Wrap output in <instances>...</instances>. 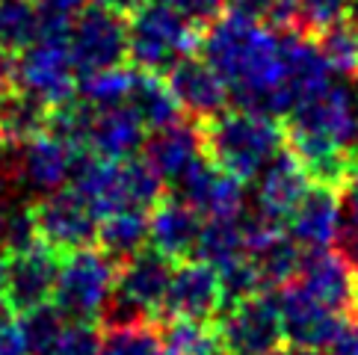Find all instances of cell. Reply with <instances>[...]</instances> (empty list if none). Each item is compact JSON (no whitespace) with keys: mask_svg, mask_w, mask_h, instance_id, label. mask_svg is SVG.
Wrapping results in <instances>:
<instances>
[{"mask_svg":"<svg viewBox=\"0 0 358 355\" xmlns=\"http://www.w3.org/2000/svg\"><path fill=\"white\" fill-rule=\"evenodd\" d=\"M201 54L220 71L240 107L275 116L278 92L287 71L285 36H275L258 21L225 12L201 39Z\"/></svg>","mask_w":358,"mask_h":355,"instance_id":"1","label":"cell"},{"mask_svg":"<svg viewBox=\"0 0 358 355\" xmlns=\"http://www.w3.org/2000/svg\"><path fill=\"white\" fill-rule=\"evenodd\" d=\"M204 139V157L216 169L252 181L273 163L287 143V131L275 116L261 110H225L208 122H199Z\"/></svg>","mask_w":358,"mask_h":355,"instance_id":"2","label":"cell"},{"mask_svg":"<svg viewBox=\"0 0 358 355\" xmlns=\"http://www.w3.org/2000/svg\"><path fill=\"white\" fill-rule=\"evenodd\" d=\"M71 189L86 201L98 222L119 210H151L163 198V181L145 163V157L83 160L71 181Z\"/></svg>","mask_w":358,"mask_h":355,"instance_id":"3","label":"cell"},{"mask_svg":"<svg viewBox=\"0 0 358 355\" xmlns=\"http://www.w3.org/2000/svg\"><path fill=\"white\" fill-rule=\"evenodd\" d=\"M201 27L166 0H143L127 21V50L139 71L163 74L201 48Z\"/></svg>","mask_w":358,"mask_h":355,"instance_id":"4","label":"cell"},{"mask_svg":"<svg viewBox=\"0 0 358 355\" xmlns=\"http://www.w3.org/2000/svg\"><path fill=\"white\" fill-rule=\"evenodd\" d=\"M119 266L104 249H80L62 258L54 305L71 323H95L116 296Z\"/></svg>","mask_w":358,"mask_h":355,"instance_id":"5","label":"cell"},{"mask_svg":"<svg viewBox=\"0 0 358 355\" xmlns=\"http://www.w3.org/2000/svg\"><path fill=\"white\" fill-rule=\"evenodd\" d=\"M18 92L45 110H62L80 92V71L71 57L69 39L39 36L27 50H21L15 66Z\"/></svg>","mask_w":358,"mask_h":355,"instance_id":"6","label":"cell"},{"mask_svg":"<svg viewBox=\"0 0 358 355\" xmlns=\"http://www.w3.org/2000/svg\"><path fill=\"white\" fill-rule=\"evenodd\" d=\"M172 261L160 252H139L127 258L116 278V296L113 308L116 317L113 323H131V320H155L166 311V296L172 287Z\"/></svg>","mask_w":358,"mask_h":355,"instance_id":"7","label":"cell"},{"mask_svg":"<svg viewBox=\"0 0 358 355\" xmlns=\"http://www.w3.org/2000/svg\"><path fill=\"white\" fill-rule=\"evenodd\" d=\"M216 328L228 355H273L281 349V340H287L278 294L270 290L228 305L220 314Z\"/></svg>","mask_w":358,"mask_h":355,"instance_id":"8","label":"cell"},{"mask_svg":"<svg viewBox=\"0 0 358 355\" xmlns=\"http://www.w3.org/2000/svg\"><path fill=\"white\" fill-rule=\"evenodd\" d=\"M36 240L54 249L57 255L89 249L98 240V217L86 208V201L71 187L59 193H48L39 205L30 210Z\"/></svg>","mask_w":358,"mask_h":355,"instance_id":"9","label":"cell"},{"mask_svg":"<svg viewBox=\"0 0 358 355\" xmlns=\"http://www.w3.org/2000/svg\"><path fill=\"white\" fill-rule=\"evenodd\" d=\"M69 45L74 62H78L80 80L95 71L116 68L122 66L124 57H131V50H127V24L122 12H113L95 3V0L74 21Z\"/></svg>","mask_w":358,"mask_h":355,"instance_id":"10","label":"cell"},{"mask_svg":"<svg viewBox=\"0 0 358 355\" xmlns=\"http://www.w3.org/2000/svg\"><path fill=\"white\" fill-rule=\"evenodd\" d=\"M59 255L39 240H30L18 249L6 252V278L9 299L6 305L15 314H27L42 305H50L59 278Z\"/></svg>","mask_w":358,"mask_h":355,"instance_id":"11","label":"cell"},{"mask_svg":"<svg viewBox=\"0 0 358 355\" xmlns=\"http://www.w3.org/2000/svg\"><path fill=\"white\" fill-rule=\"evenodd\" d=\"M21 172L24 178L45 193H59L66 184L74 181L80 163H83V148L74 136H69L54 122L45 131H39L33 139H27L21 148Z\"/></svg>","mask_w":358,"mask_h":355,"instance_id":"12","label":"cell"},{"mask_svg":"<svg viewBox=\"0 0 358 355\" xmlns=\"http://www.w3.org/2000/svg\"><path fill=\"white\" fill-rule=\"evenodd\" d=\"M222 311H225V290L220 270H213L210 263L199 258L178 263L163 314H169L172 320L210 323L220 320Z\"/></svg>","mask_w":358,"mask_h":355,"instance_id":"13","label":"cell"},{"mask_svg":"<svg viewBox=\"0 0 358 355\" xmlns=\"http://www.w3.org/2000/svg\"><path fill=\"white\" fill-rule=\"evenodd\" d=\"M278 308H281V323H285V338L290 344L323 349V352L341 332L343 320H347V317L326 308L320 299H314L299 282L278 287Z\"/></svg>","mask_w":358,"mask_h":355,"instance_id":"14","label":"cell"},{"mask_svg":"<svg viewBox=\"0 0 358 355\" xmlns=\"http://www.w3.org/2000/svg\"><path fill=\"white\" fill-rule=\"evenodd\" d=\"M296 282L341 317H355L358 305V270L335 249L311 252L302 261Z\"/></svg>","mask_w":358,"mask_h":355,"instance_id":"15","label":"cell"},{"mask_svg":"<svg viewBox=\"0 0 358 355\" xmlns=\"http://www.w3.org/2000/svg\"><path fill=\"white\" fill-rule=\"evenodd\" d=\"M308 189H311V178L299 163V157L290 148H281L270 166L258 175V189H255L258 213L285 225L302 205V198L308 196Z\"/></svg>","mask_w":358,"mask_h":355,"instance_id":"16","label":"cell"},{"mask_svg":"<svg viewBox=\"0 0 358 355\" xmlns=\"http://www.w3.org/2000/svg\"><path fill=\"white\" fill-rule=\"evenodd\" d=\"M175 196L184 198L189 208H196L204 222H210V219H240L243 205H246L243 181L225 175L222 169H216L210 160H201L199 166L175 187Z\"/></svg>","mask_w":358,"mask_h":355,"instance_id":"17","label":"cell"},{"mask_svg":"<svg viewBox=\"0 0 358 355\" xmlns=\"http://www.w3.org/2000/svg\"><path fill=\"white\" fill-rule=\"evenodd\" d=\"M201 160L208 157H204V139L199 124H166L160 131H151V139L145 143V163L157 172L163 184L178 187Z\"/></svg>","mask_w":358,"mask_h":355,"instance_id":"18","label":"cell"},{"mask_svg":"<svg viewBox=\"0 0 358 355\" xmlns=\"http://www.w3.org/2000/svg\"><path fill=\"white\" fill-rule=\"evenodd\" d=\"M166 83H169L178 107L187 110L189 116H196L199 122H208L213 116H220V113H225L228 95H231V89L220 78V71L204 57L181 59L169 71V80Z\"/></svg>","mask_w":358,"mask_h":355,"instance_id":"19","label":"cell"},{"mask_svg":"<svg viewBox=\"0 0 358 355\" xmlns=\"http://www.w3.org/2000/svg\"><path fill=\"white\" fill-rule=\"evenodd\" d=\"M204 219L196 208H189L184 198L163 196L151 208V249L160 252L172 263H184L189 255H196L201 240Z\"/></svg>","mask_w":358,"mask_h":355,"instance_id":"20","label":"cell"},{"mask_svg":"<svg viewBox=\"0 0 358 355\" xmlns=\"http://www.w3.org/2000/svg\"><path fill=\"white\" fill-rule=\"evenodd\" d=\"M341 222H343L341 193L311 184L308 196L302 198V205L287 222V234L302 252L311 255V252H326L338 243Z\"/></svg>","mask_w":358,"mask_h":355,"instance_id":"21","label":"cell"},{"mask_svg":"<svg viewBox=\"0 0 358 355\" xmlns=\"http://www.w3.org/2000/svg\"><path fill=\"white\" fill-rule=\"evenodd\" d=\"M101 249L113 261H127L145 252L143 246L151 243V213L148 210H119L101 219L98 225Z\"/></svg>","mask_w":358,"mask_h":355,"instance_id":"22","label":"cell"},{"mask_svg":"<svg viewBox=\"0 0 358 355\" xmlns=\"http://www.w3.org/2000/svg\"><path fill=\"white\" fill-rule=\"evenodd\" d=\"M243 217H246V213H243ZM243 217L240 219H210V222H204L196 258L210 263L213 270H225V266L249 258Z\"/></svg>","mask_w":358,"mask_h":355,"instance_id":"23","label":"cell"},{"mask_svg":"<svg viewBox=\"0 0 358 355\" xmlns=\"http://www.w3.org/2000/svg\"><path fill=\"white\" fill-rule=\"evenodd\" d=\"M131 107L143 116V122L151 131H160L166 124L181 122V116H178L181 107H178L169 83H166L160 74H151V71H136Z\"/></svg>","mask_w":358,"mask_h":355,"instance_id":"24","label":"cell"},{"mask_svg":"<svg viewBox=\"0 0 358 355\" xmlns=\"http://www.w3.org/2000/svg\"><path fill=\"white\" fill-rule=\"evenodd\" d=\"M48 128V110L27 95H12L0 101V143L21 148L27 139Z\"/></svg>","mask_w":358,"mask_h":355,"instance_id":"25","label":"cell"},{"mask_svg":"<svg viewBox=\"0 0 358 355\" xmlns=\"http://www.w3.org/2000/svg\"><path fill=\"white\" fill-rule=\"evenodd\" d=\"M355 3L358 0H296L290 33L302 36V39H320L331 27L352 18Z\"/></svg>","mask_w":358,"mask_h":355,"instance_id":"26","label":"cell"},{"mask_svg":"<svg viewBox=\"0 0 358 355\" xmlns=\"http://www.w3.org/2000/svg\"><path fill=\"white\" fill-rule=\"evenodd\" d=\"M163 355H228L220 328L210 323L172 320L163 332Z\"/></svg>","mask_w":358,"mask_h":355,"instance_id":"27","label":"cell"},{"mask_svg":"<svg viewBox=\"0 0 358 355\" xmlns=\"http://www.w3.org/2000/svg\"><path fill=\"white\" fill-rule=\"evenodd\" d=\"M101 355H163V332L151 320L113 323L101 344Z\"/></svg>","mask_w":358,"mask_h":355,"instance_id":"28","label":"cell"},{"mask_svg":"<svg viewBox=\"0 0 358 355\" xmlns=\"http://www.w3.org/2000/svg\"><path fill=\"white\" fill-rule=\"evenodd\" d=\"M134 83H136V71L124 66L104 68L80 80V98H83V104L98 107V110L122 107V104H131Z\"/></svg>","mask_w":358,"mask_h":355,"instance_id":"29","label":"cell"},{"mask_svg":"<svg viewBox=\"0 0 358 355\" xmlns=\"http://www.w3.org/2000/svg\"><path fill=\"white\" fill-rule=\"evenodd\" d=\"M39 36V6L36 0H0V48L27 50Z\"/></svg>","mask_w":358,"mask_h":355,"instance_id":"30","label":"cell"},{"mask_svg":"<svg viewBox=\"0 0 358 355\" xmlns=\"http://www.w3.org/2000/svg\"><path fill=\"white\" fill-rule=\"evenodd\" d=\"M320 54L326 57L329 68L338 74H355L358 78V18H347L317 39Z\"/></svg>","mask_w":358,"mask_h":355,"instance_id":"31","label":"cell"},{"mask_svg":"<svg viewBox=\"0 0 358 355\" xmlns=\"http://www.w3.org/2000/svg\"><path fill=\"white\" fill-rule=\"evenodd\" d=\"M18 326L24 338H27V347L33 355H48L50 349L57 347L59 335L66 332L69 320L59 314V308L50 302V305H42L36 311H27V314H18Z\"/></svg>","mask_w":358,"mask_h":355,"instance_id":"32","label":"cell"},{"mask_svg":"<svg viewBox=\"0 0 358 355\" xmlns=\"http://www.w3.org/2000/svg\"><path fill=\"white\" fill-rule=\"evenodd\" d=\"M341 210H343V222H341L338 252L358 270V169L352 172L350 184L341 193Z\"/></svg>","mask_w":358,"mask_h":355,"instance_id":"33","label":"cell"},{"mask_svg":"<svg viewBox=\"0 0 358 355\" xmlns=\"http://www.w3.org/2000/svg\"><path fill=\"white\" fill-rule=\"evenodd\" d=\"M101 344L104 338L98 335L95 323H71L66 326V332L59 335L57 347L48 355H101Z\"/></svg>","mask_w":358,"mask_h":355,"instance_id":"34","label":"cell"},{"mask_svg":"<svg viewBox=\"0 0 358 355\" xmlns=\"http://www.w3.org/2000/svg\"><path fill=\"white\" fill-rule=\"evenodd\" d=\"M36 240V231H33V219H30V210L27 213H18L12 210L9 205L0 201V249H18L24 243Z\"/></svg>","mask_w":358,"mask_h":355,"instance_id":"35","label":"cell"},{"mask_svg":"<svg viewBox=\"0 0 358 355\" xmlns=\"http://www.w3.org/2000/svg\"><path fill=\"white\" fill-rule=\"evenodd\" d=\"M166 3L175 6L189 21H196L199 27H204V24H213L216 18L225 15V0H166Z\"/></svg>","mask_w":358,"mask_h":355,"instance_id":"36","label":"cell"},{"mask_svg":"<svg viewBox=\"0 0 358 355\" xmlns=\"http://www.w3.org/2000/svg\"><path fill=\"white\" fill-rule=\"evenodd\" d=\"M225 12L240 18H249V21H275V12H278V0H225Z\"/></svg>","mask_w":358,"mask_h":355,"instance_id":"37","label":"cell"},{"mask_svg":"<svg viewBox=\"0 0 358 355\" xmlns=\"http://www.w3.org/2000/svg\"><path fill=\"white\" fill-rule=\"evenodd\" d=\"M326 355H358V317H347L335 340L326 347Z\"/></svg>","mask_w":358,"mask_h":355,"instance_id":"38","label":"cell"},{"mask_svg":"<svg viewBox=\"0 0 358 355\" xmlns=\"http://www.w3.org/2000/svg\"><path fill=\"white\" fill-rule=\"evenodd\" d=\"M0 355H33L18 320H3L0 326Z\"/></svg>","mask_w":358,"mask_h":355,"instance_id":"39","label":"cell"},{"mask_svg":"<svg viewBox=\"0 0 358 355\" xmlns=\"http://www.w3.org/2000/svg\"><path fill=\"white\" fill-rule=\"evenodd\" d=\"M95 3H101V6H107V9H113V12H134L143 0H95Z\"/></svg>","mask_w":358,"mask_h":355,"instance_id":"40","label":"cell"},{"mask_svg":"<svg viewBox=\"0 0 358 355\" xmlns=\"http://www.w3.org/2000/svg\"><path fill=\"white\" fill-rule=\"evenodd\" d=\"M12 80V68H9V59H6V50L0 48V95L6 92V86Z\"/></svg>","mask_w":358,"mask_h":355,"instance_id":"41","label":"cell"},{"mask_svg":"<svg viewBox=\"0 0 358 355\" xmlns=\"http://www.w3.org/2000/svg\"><path fill=\"white\" fill-rule=\"evenodd\" d=\"M273 355H326L323 349H311V347H296V344H287V347H281L278 352Z\"/></svg>","mask_w":358,"mask_h":355,"instance_id":"42","label":"cell"},{"mask_svg":"<svg viewBox=\"0 0 358 355\" xmlns=\"http://www.w3.org/2000/svg\"><path fill=\"white\" fill-rule=\"evenodd\" d=\"M9 299V278H6V258L0 255V308L6 305Z\"/></svg>","mask_w":358,"mask_h":355,"instance_id":"43","label":"cell"},{"mask_svg":"<svg viewBox=\"0 0 358 355\" xmlns=\"http://www.w3.org/2000/svg\"><path fill=\"white\" fill-rule=\"evenodd\" d=\"M0 326H3V317H0Z\"/></svg>","mask_w":358,"mask_h":355,"instance_id":"44","label":"cell"},{"mask_svg":"<svg viewBox=\"0 0 358 355\" xmlns=\"http://www.w3.org/2000/svg\"><path fill=\"white\" fill-rule=\"evenodd\" d=\"M355 317H358V305H355Z\"/></svg>","mask_w":358,"mask_h":355,"instance_id":"45","label":"cell"}]
</instances>
